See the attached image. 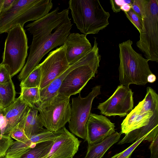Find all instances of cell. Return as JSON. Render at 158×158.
Wrapping results in <instances>:
<instances>
[{
    "instance_id": "obj_1",
    "label": "cell",
    "mask_w": 158,
    "mask_h": 158,
    "mask_svg": "<svg viewBox=\"0 0 158 158\" xmlns=\"http://www.w3.org/2000/svg\"><path fill=\"white\" fill-rule=\"evenodd\" d=\"M58 11L55 9L26 26L33 39L27 60L18 76L20 81L27 77L45 54L63 45L70 33L73 25L71 19L66 20L64 14Z\"/></svg>"
},
{
    "instance_id": "obj_2",
    "label": "cell",
    "mask_w": 158,
    "mask_h": 158,
    "mask_svg": "<svg viewBox=\"0 0 158 158\" xmlns=\"http://www.w3.org/2000/svg\"><path fill=\"white\" fill-rule=\"evenodd\" d=\"M69 9L73 22L83 34H97L109 24L110 15L98 0H70Z\"/></svg>"
},
{
    "instance_id": "obj_3",
    "label": "cell",
    "mask_w": 158,
    "mask_h": 158,
    "mask_svg": "<svg viewBox=\"0 0 158 158\" xmlns=\"http://www.w3.org/2000/svg\"><path fill=\"white\" fill-rule=\"evenodd\" d=\"M96 38L91 50L85 56L72 65V68L63 81L58 93L70 98L80 93L90 79L98 73L101 56Z\"/></svg>"
},
{
    "instance_id": "obj_4",
    "label": "cell",
    "mask_w": 158,
    "mask_h": 158,
    "mask_svg": "<svg viewBox=\"0 0 158 158\" xmlns=\"http://www.w3.org/2000/svg\"><path fill=\"white\" fill-rule=\"evenodd\" d=\"M51 0H15L12 6L0 15V34L19 25L23 27L30 21H35L52 9Z\"/></svg>"
},
{
    "instance_id": "obj_5",
    "label": "cell",
    "mask_w": 158,
    "mask_h": 158,
    "mask_svg": "<svg viewBox=\"0 0 158 158\" xmlns=\"http://www.w3.org/2000/svg\"><path fill=\"white\" fill-rule=\"evenodd\" d=\"M132 44L129 39L118 45L120 84L128 87L132 84L144 85L148 83V76L152 73L148 64L149 60L135 51Z\"/></svg>"
},
{
    "instance_id": "obj_6",
    "label": "cell",
    "mask_w": 158,
    "mask_h": 158,
    "mask_svg": "<svg viewBox=\"0 0 158 158\" xmlns=\"http://www.w3.org/2000/svg\"><path fill=\"white\" fill-rule=\"evenodd\" d=\"M137 47L149 61H158V0H147Z\"/></svg>"
},
{
    "instance_id": "obj_7",
    "label": "cell",
    "mask_w": 158,
    "mask_h": 158,
    "mask_svg": "<svg viewBox=\"0 0 158 158\" xmlns=\"http://www.w3.org/2000/svg\"><path fill=\"white\" fill-rule=\"evenodd\" d=\"M5 40L2 60L12 77L23 68L27 55V38L22 26L17 25L7 32Z\"/></svg>"
},
{
    "instance_id": "obj_8",
    "label": "cell",
    "mask_w": 158,
    "mask_h": 158,
    "mask_svg": "<svg viewBox=\"0 0 158 158\" xmlns=\"http://www.w3.org/2000/svg\"><path fill=\"white\" fill-rule=\"evenodd\" d=\"M69 98L59 93L40 103L37 108L43 126L56 131L64 127L70 119L71 107Z\"/></svg>"
},
{
    "instance_id": "obj_9",
    "label": "cell",
    "mask_w": 158,
    "mask_h": 158,
    "mask_svg": "<svg viewBox=\"0 0 158 158\" xmlns=\"http://www.w3.org/2000/svg\"><path fill=\"white\" fill-rule=\"evenodd\" d=\"M158 110V95L152 88L148 87L144 99L139 102L123 121L121 124V133L126 135L147 125L155 111Z\"/></svg>"
},
{
    "instance_id": "obj_10",
    "label": "cell",
    "mask_w": 158,
    "mask_h": 158,
    "mask_svg": "<svg viewBox=\"0 0 158 158\" xmlns=\"http://www.w3.org/2000/svg\"><path fill=\"white\" fill-rule=\"evenodd\" d=\"M101 86L96 85L85 97L78 96L73 98L69 127L72 133L86 140V124L90 113L93 102L100 94Z\"/></svg>"
},
{
    "instance_id": "obj_11",
    "label": "cell",
    "mask_w": 158,
    "mask_h": 158,
    "mask_svg": "<svg viewBox=\"0 0 158 158\" xmlns=\"http://www.w3.org/2000/svg\"><path fill=\"white\" fill-rule=\"evenodd\" d=\"M133 94L129 87L120 85L108 99L99 104L97 108L106 116H125L133 107Z\"/></svg>"
},
{
    "instance_id": "obj_12",
    "label": "cell",
    "mask_w": 158,
    "mask_h": 158,
    "mask_svg": "<svg viewBox=\"0 0 158 158\" xmlns=\"http://www.w3.org/2000/svg\"><path fill=\"white\" fill-rule=\"evenodd\" d=\"M65 50V46L63 44L50 52L44 61L38 64L41 75L40 89L49 85L70 66Z\"/></svg>"
},
{
    "instance_id": "obj_13",
    "label": "cell",
    "mask_w": 158,
    "mask_h": 158,
    "mask_svg": "<svg viewBox=\"0 0 158 158\" xmlns=\"http://www.w3.org/2000/svg\"><path fill=\"white\" fill-rule=\"evenodd\" d=\"M114 123L106 116L90 113L86 124L88 145L100 143L115 132Z\"/></svg>"
},
{
    "instance_id": "obj_14",
    "label": "cell",
    "mask_w": 158,
    "mask_h": 158,
    "mask_svg": "<svg viewBox=\"0 0 158 158\" xmlns=\"http://www.w3.org/2000/svg\"><path fill=\"white\" fill-rule=\"evenodd\" d=\"M30 107L21 96L2 110L0 115V129L2 135L10 136L12 129L27 114Z\"/></svg>"
},
{
    "instance_id": "obj_15",
    "label": "cell",
    "mask_w": 158,
    "mask_h": 158,
    "mask_svg": "<svg viewBox=\"0 0 158 158\" xmlns=\"http://www.w3.org/2000/svg\"><path fill=\"white\" fill-rule=\"evenodd\" d=\"M62 134L54 141L48 154L42 158H73L81 141L64 127Z\"/></svg>"
},
{
    "instance_id": "obj_16",
    "label": "cell",
    "mask_w": 158,
    "mask_h": 158,
    "mask_svg": "<svg viewBox=\"0 0 158 158\" xmlns=\"http://www.w3.org/2000/svg\"><path fill=\"white\" fill-rule=\"evenodd\" d=\"M64 44L66 47V56L70 66L85 56L92 48L86 35L78 33H70Z\"/></svg>"
},
{
    "instance_id": "obj_17",
    "label": "cell",
    "mask_w": 158,
    "mask_h": 158,
    "mask_svg": "<svg viewBox=\"0 0 158 158\" xmlns=\"http://www.w3.org/2000/svg\"><path fill=\"white\" fill-rule=\"evenodd\" d=\"M158 135V110L155 111L149 123L146 126L134 130L126 135L118 144L134 143L146 136L143 141L152 142Z\"/></svg>"
},
{
    "instance_id": "obj_18",
    "label": "cell",
    "mask_w": 158,
    "mask_h": 158,
    "mask_svg": "<svg viewBox=\"0 0 158 158\" xmlns=\"http://www.w3.org/2000/svg\"><path fill=\"white\" fill-rule=\"evenodd\" d=\"M121 134L115 132L101 142L89 145L84 158H102L106 152L119 140Z\"/></svg>"
},
{
    "instance_id": "obj_19",
    "label": "cell",
    "mask_w": 158,
    "mask_h": 158,
    "mask_svg": "<svg viewBox=\"0 0 158 158\" xmlns=\"http://www.w3.org/2000/svg\"><path fill=\"white\" fill-rule=\"evenodd\" d=\"M36 106L30 107L27 114L24 125V131L29 139L44 130L45 129L38 114Z\"/></svg>"
},
{
    "instance_id": "obj_20",
    "label": "cell",
    "mask_w": 158,
    "mask_h": 158,
    "mask_svg": "<svg viewBox=\"0 0 158 158\" xmlns=\"http://www.w3.org/2000/svg\"><path fill=\"white\" fill-rule=\"evenodd\" d=\"M16 91L11 80L0 84V107L4 109L11 104L15 99Z\"/></svg>"
},
{
    "instance_id": "obj_21",
    "label": "cell",
    "mask_w": 158,
    "mask_h": 158,
    "mask_svg": "<svg viewBox=\"0 0 158 158\" xmlns=\"http://www.w3.org/2000/svg\"><path fill=\"white\" fill-rule=\"evenodd\" d=\"M53 143L50 141L36 144L20 158H42L49 153Z\"/></svg>"
},
{
    "instance_id": "obj_22",
    "label": "cell",
    "mask_w": 158,
    "mask_h": 158,
    "mask_svg": "<svg viewBox=\"0 0 158 158\" xmlns=\"http://www.w3.org/2000/svg\"><path fill=\"white\" fill-rule=\"evenodd\" d=\"M35 144L30 141L27 143L13 141L7 150L5 158H20Z\"/></svg>"
},
{
    "instance_id": "obj_23",
    "label": "cell",
    "mask_w": 158,
    "mask_h": 158,
    "mask_svg": "<svg viewBox=\"0 0 158 158\" xmlns=\"http://www.w3.org/2000/svg\"><path fill=\"white\" fill-rule=\"evenodd\" d=\"M20 96L30 107H38L40 104L39 88H21Z\"/></svg>"
},
{
    "instance_id": "obj_24",
    "label": "cell",
    "mask_w": 158,
    "mask_h": 158,
    "mask_svg": "<svg viewBox=\"0 0 158 158\" xmlns=\"http://www.w3.org/2000/svg\"><path fill=\"white\" fill-rule=\"evenodd\" d=\"M63 127L56 131H52L45 129L40 133L32 136L30 138V140L35 144L46 141H54L63 133Z\"/></svg>"
},
{
    "instance_id": "obj_25",
    "label": "cell",
    "mask_w": 158,
    "mask_h": 158,
    "mask_svg": "<svg viewBox=\"0 0 158 158\" xmlns=\"http://www.w3.org/2000/svg\"><path fill=\"white\" fill-rule=\"evenodd\" d=\"M41 78V70L38 65L25 79L21 81L20 85V88H39Z\"/></svg>"
},
{
    "instance_id": "obj_26",
    "label": "cell",
    "mask_w": 158,
    "mask_h": 158,
    "mask_svg": "<svg viewBox=\"0 0 158 158\" xmlns=\"http://www.w3.org/2000/svg\"><path fill=\"white\" fill-rule=\"evenodd\" d=\"M27 115L14 128L10 136L17 141L24 143L30 142V139L27 136L24 131V125Z\"/></svg>"
},
{
    "instance_id": "obj_27",
    "label": "cell",
    "mask_w": 158,
    "mask_h": 158,
    "mask_svg": "<svg viewBox=\"0 0 158 158\" xmlns=\"http://www.w3.org/2000/svg\"><path fill=\"white\" fill-rule=\"evenodd\" d=\"M127 19L138 30L139 33L143 28V19L131 9L128 12H124Z\"/></svg>"
},
{
    "instance_id": "obj_28",
    "label": "cell",
    "mask_w": 158,
    "mask_h": 158,
    "mask_svg": "<svg viewBox=\"0 0 158 158\" xmlns=\"http://www.w3.org/2000/svg\"><path fill=\"white\" fill-rule=\"evenodd\" d=\"M146 137L145 136L134 143L129 147L123 152L116 154L111 158H130L133 152L137 147Z\"/></svg>"
},
{
    "instance_id": "obj_29",
    "label": "cell",
    "mask_w": 158,
    "mask_h": 158,
    "mask_svg": "<svg viewBox=\"0 0 158 158\" xmlns=\"http://www.w3.org/2000/svg\"><path fill=\"white\" fill-rule=\"evenodd\" d=\"M13 142L10 136L0 134V158L5 157L7 150Z\"/></svg>"
},
{
    "instance_id": "obj_30",
    "label": "cell",
    "mask_w": 158,
    "mask_h": 158,
    "mask_svg": "<svg viewBox=\"0 0 158 158\" xmlns=\"http://www.w3.org/2000/svg\"><path fill=\"white\" fill-rule=\"evenodd\" d=\"M147 0H133L131 9L143 19L144 16V10Z\"/></svg>"
},
{
    "instance_id": "obj_31",
    "label": "cell",
    "mask_w": 158,
    "mask_h": 158,
    "mask_svg": "<svg viewBox=\"0 0 158 158\" xmlns=\"http://www.w3.org/2000/svg\"><path fill=\"white\" fill-rule=\"evenodd\" d=\"M133 0H110V3L113 12L117 13L121 10V6L125 4L131 5Z\"/></svg>"
},
{
    "instance_id": "obj_32",
    "label": "cell",
    "mask_w": 158,
    "mask_h": 158,
    "mask_svg": "<svg viewBox=\"0 0 158 158\" xmlns=\"http://www.w3.org/2000/svg\"><path fill=\"white\" fill-rule=\"evenodd\" d=\"M11 77L6 67L0 63V84L9 82L12 80Z\"/></svg>"
},
{
    "instance_id": "obj_33",
    "label": "cell",
    "mask_w": 158,
    "mask_h": 158,
    "mask_svg": "<svg viewBox=\"0 0 158 158\" xmlns=\"http://www.w3.org/2000/svg\"><path fill=\"white\" fill-rule=\"evenodd\" d=\"M149 149L151 153L150 158H158V135L151 142Z\"/></svg>"
},
{
    "instance_id": "obj_34",
    "label": "cell",
    "mask_w": 158,
    "mask_h": 158,
    "mask_svg": "<svg viewBox=\"0 0 158 158\" xmlns=\"http://www.w3.org/2000/svg\"><path fill=\"white\" fill-rule=\"evenodd\" d=\"M15 0H3L2 7V12L9 9L12 5Z\"/></svg>"
},
{
    "instance_id": "obj_35",
    "label": "cell",
    "mask_w": 158,
    "mask_h": 158,
    "mask_svg": "<svg viewBox=\"0 0 158 158\" xmlns=\"http://www.w3.org/2000/svg\"><path fill=\"white\" fill-rule=\"evenodd\" d=\"M156 77L154 74L152 73L149 74L147 78L148 82L152 83L156 81Z\"/></svg>"
},
{
    "instance_id": "obj_36",
    "label": "cell",
    "mask_w": 158,
    "mask_h": 158,
    "mask_svg": "<svg viewBox=\"0 0 158 158\" xmlns=\"http://www.w3.org/2000/svg\"><path fill=\"white\" fill-rule=\"evenodd\" d=\"M131 9V5L128 4H125L122 5L121 8V10L127 12L129 11Z\"/></svg>"
},
{
    "instance_id": "obj_37",
    "label": "cell",
    "mask_w": 158,
    "mask_h": 158,
    "mask_svg": "<svg viewBox=\"0 0 158 158\" xmlns=\"http://www.w3.org/2000/svg\"><path fill=\"white\" fill-rule=\"evenodd\" d=\"M3 0H0V15L2 12V7Z\"/></svg>"
},
{
    "instance_id": "obj_38",
    "label": "cell",
    "mask_w": 158,
    "mask_h": 158,
    "mask_svg": "<svg viewBox=\"0 0 158 158\" xmlns=\"http://www.w3.org/2000/svg\"><path fill=\"white\" fill-rule=\"evenodd\" d=\"M2 109H1L0 107V115H1V112H2ZM0 134H1V130H0Z\"/></svg>"
},
{
    "instance_id": "obj_39",
    "label": "cell",
    "mask_w": 158,
    "mask_h": 158,
    "mask_svg": "<svg viewBox=\"0 0 158 158\" xmlns=\"http://www.w3.org/2000/svg\"></svg>"
}]
</instances>
